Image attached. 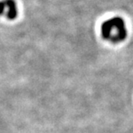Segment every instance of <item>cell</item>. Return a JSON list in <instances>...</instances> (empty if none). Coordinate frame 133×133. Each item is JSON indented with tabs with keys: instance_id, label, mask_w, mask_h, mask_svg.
<instances>
[{
	"instance_id": "6da1fadb",
	"label": "cell",
	"mask_w": 133,
	"mask_h": 133,
	"mask_svg": "<svg viewBox=\"0 0 133 133\" xmlns=\"http://www.w3.org/2000/svg\"><path fill=\"white\" fill-rule=\"evenodd\" d=\"M114 30H117V32H118L119 42L123 41L124 38H126L127 31L122 18L113 17L103 23L102 26H101V34H102V36L105 39L110 38L111 33Z\"/></svg>"
}]
</instances>
